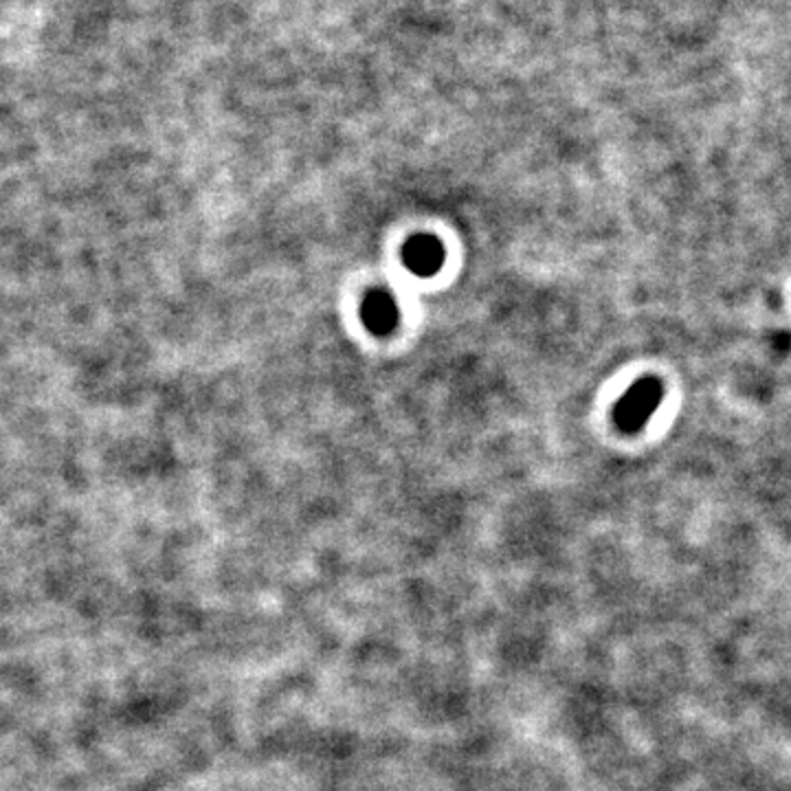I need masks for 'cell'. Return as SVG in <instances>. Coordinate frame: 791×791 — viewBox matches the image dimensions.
<instances>
[{
  "instance_id": "6da1fadb",
  "label": "cell",
  "mask_w": 791,
  "mask_h": 791,
  "mask_svg": "<svg viewBox=\"0 0 791 791\" xmlns=\"http://www.w3.org/2000/svg\"><path fill=\"white\" fill-rule=\"evenodd\" d=\"M662 394H664V390L657 379L638 381L618 400V405L614 409L616 424L627 433L640 431L646 424V420L657 411V407L662 403Z\"/></svg>"
},
{
  "instance_id": "3957f363",
  "label": "cell",
  "mask_w": 791,
  "mask_h": 791,
  "mask_svg": "<svg viewBox=\"0 0 791 791\" xmlns=\"http://www.w3.org/2000/svg\"><path fill=\"white\" fill-rule=\"evenodd\" d=\"M363 323L370 332L383 336L390 334L398 323V306L396 299L387 291H372L361 306Z\"/></svg>"
},
{
  "instance_id": "7a4b0ae2",
  "label": "cell",
  "mask_w": 791,
  "mask_h": 791,
  "mask_svg": "<svg viewBox=\"0 0 791 791\" xmlns=\"http://www.w3.org/2000/svg\"><path fill=\"white\" fill-rule=\"evenodd\" d=\"M403 262L411 273H416L420 277H429L442 269L444 247L433 236H416L405 245Z\"/></svg>"
}]
</instances>
